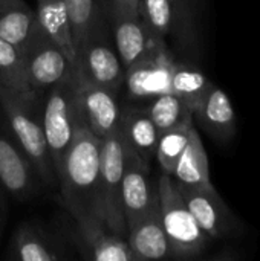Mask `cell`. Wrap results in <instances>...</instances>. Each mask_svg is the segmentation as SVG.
Wrapping results in <instances>:
<instances>
[{"label": "cell", "instance_id": "obj_5", "mask_svg": "<svg viewBox=\"0 0 260 261\" xmlns=\"http://www.w3.org/2000/svg\"><path fill=\"white\" fill-rule=\"evenodd\" d=\"M41 121L48 148L58 179V171L61 168L63 158L81 121L75 78L64 80L43 93Z\"/></svg>", "mask_w": 260, "mask_h": 261}, {"label": "cell", "instance_id": "obj_10", "mask_svg": "<svg viewBox=\"0 0 260 261\" xmlns=\"http://www.w3.org/2000/svg\"><path fill=\"white\" fill-rule=\"evenodd\" d=\"M72 219V217H70ZM77 258L93 261H133L124 236L95 217L72 219L63 229Z\"/></svg>", "mask_w": 260, "mask_h": 261}, {"label": "cell", "instance_id": "obj_25", "mask_svg": "<svg viewBox=\"0 0 260 261\" xmlns=\"http://www.w3.org/2000/svg\"><path fill=\"white\" fill-rule=\"evenodd\" d=\"M193 128H195V122L187 121L159 135L156 151H155V159L158 161L162 173L172 176L178 159L181 158L182 151L185 150L188 144Z\"/></svg>", "mask_w": 260, "mask_h": 261}, {"label": "cell", "instance_id": "obj_20", "mask_svg": "<svg viewBox=\"0 0 260 261\" xmlns=\"http://www.w3.org/2000/svg\"><path fill=\"white\" fill-rule=\"evenodd\" d=\"M35 15L38 26L58 44L75 72L77 50L66 0H37Z\"/></svg>", "mask_w": 260, "mask_h": 261}, {"label": "cell", "instance_id": "obj_1", "mask_svg": "<svg viewBox=\"0 0 260 261\" xmlns=\"http://www.w3.org/2000/svg\"><path fill=\"white\" fill-rule=\"evenodd\" d=\"M100 162L101 139L81 116L58 171L61 203L72 219L95 217L104 222L100 200Z\"/></svg>", "mask_w": 260, "mask_h": 261}, {"label": "cell", "instance_id": "obj_11", "mask_svg": "<svg viewBox=\"0 0 260 261\" xmlns=\"http://www.w3.org/2000/svg\"><path fill=\"white\" fill-rule=\"evenodd\" d=\"M109 18L113 41L124 69L138 63L161 44H167L149 29L141 12V5L109 3Z\"/></svg>", "mask_w": 260, "mask_h": 261}, {"label": "cell", "instance_id": "obj_7", "mask_svg": "<svg viewBox=\"0 0 260 261\" xmlns=\"http://www.w3.org/2000/svg\"><path fill=\"white\" fill-rule=\"evenodd\" d=\"M143 17L152 34L193 55L199 46V15L182 0H141Z\"/></svg>", "mask_w": 260, "mask_h": 261}, {"label": "cell", "instance_id": "obj_14", "mask_svg": "<svg viewBox=\"0 0 260 261\" xmlns=\"http://www.w3.org/2000/svg\"><path fill=\"white\" fill-rule=\"evenodd\" d=\"M175 55L169 44H161L124 72L123 87L130 102L143 104L149 99L172 92Z\"/></svg>", "mask_w": 260, "mask_h": 261}, {"label": "cell", "instance_id": "obj_3", "mask_svg": "<svg viewBox=\"0 0 260 261\" xmlns=\"http://www.w3.org/2000/svg\"><path fill=\"white\" fill-rule=\"evenodd\" d=\"M124 72L126 69L113 41L107 5L93 20L77 50L75 78L77 81H89L120 92Z\"/></svg>", "mask_w": 260, "mask_h": 261}, {"label": "cell", "instance_id": "obj_2", "mask_svg": "<svg viewBox=\"0 0 260 261\" xmlns=\"http://www.w3.org/2000/svg\"><path fill=\"white\" fill-rule=\"evenodd\" d=\"M0 113L32 162L44 188L58 187L57 173L43 130L41 98L34 93L0 86Z\"/></svg>", "mask_w": 260, "mask_h": 261}, {"label": "cell", "instance_id": "obj_4", "mask_svg": "<svg viewBox=\"0 0 260 261\" xmlns=\"http://www.w3.org/2000/svg\"><path fill=\"white\" fill-rule=\"evenodd\" d=\"M156 185L161 222L170 246L172 258L201 257L207 251L210 239L187 208L178 191L175 179L170 174L162 173L158 177Z\"/></svg>", "mask_w": 260, "mask_h": 261}, {"label": "cell", "instance_id": "obj_28", "mask_svg": "<svg viewBox=\"0 0 260 261\" xmlns=\"http://www.w3.org/2000/svg\"><path fill=\"white\" fill-rule=\"evenodd\" d=\"M8 199H9V196L0 187V236L3 232V228H5V223H6V217H8Z\"/></svg>", "mask_w": 260, "mask_h": 261}, {"label": "cell", "instance_id": "obj_13", "mask_svg": "<svg viewBox=\"0 0 260 261\" xmlns=\"http://www.w3.org/2000/svg\"><path fill=\"white\" fill-rule=\"evenodd\" d=\"M8 257L21 261H61L74 260L77 254L63 229H54L40 220H29L15 229Z\"/></svg>", "mask_w": 260, "mask_h": 261}, {"label": "cell", "instance_id": "obj_18", "mask_svg": "<svg viewBox=\"0 0 260 261\" xmlns=\"http://www.w3.org/2000/svg\"><path fill=\"white\" fill-rule=\"evenodd\" d=\"M126 240L133 261L172 258L170 246L161 222L159 205L127 226Z\"/></svg>", "mask_w": 260, "mask_h": 261}, {"label": "cell", "instance_id": "obj_19", "mask_svg": "<svg viewBox=\"0 0 260 261\" xmlns=\"http://www.w3.org/2000/svg\"><path fill=\"white\" fill-rule=\"evenodd\" d=\"M121 136L126 145L150 167L155 159V151L159 139V130L152 121L144 104L129 102L121 110Z\"/></svg>", "mask_w": 260, "mask_h": 261}, {"label": "cell", "instance_id": "obj_6", "mask_svg": "<svg viewBox=\"0 0 260 261\" xmlns=\"http://www.w3.org/2000/svg\"><path fill=\"white\" fill-rule=\"evenodd\" d=\"M21 57L28 90L40 98L52 86L75 78L74 67L63 50L40 26L23 44Z\"/></svg>", "mask_w": 260, "mask_h": 261}, {"label": "cell", "instance_id": "obj_22", "mask_svg": "<svg viewBox=\"0 0 260 261\" xmlns=\"http://www.w3.org/2000/svg\"><path fill=\"white\" fill-rule=\"evenodd\" d=\"M37 26L35 9L25 0H0V38L21 49Z\"/></svg>", "mask_w": 260, "mask_h": 261}, {"label": "cell", "instance_id": "obj_8", "mask_svg": "<svg viewBox=\"0 0 260 261\" xmlns=\"http://www.w3.org/2000/svg\"><path fill=\"white\" fill-rule=\"evenodd\" d=\"M126 142L116 130L101 139L100 162V200L106 225L121 236H127V225L123 213L121 188L126 164Z\"/></svg>", "mask_w": 260, "mask_h": 261}, {"label": "cell", "instance_id": "obj_27", "mask_svg": "<svg viewBox=\"0 0 260 261\" xmlns=\"http://www.w3.org/2000/svg\"><path fill=\"white\" fill-rule=\"evenodd\" d=\"M66 5L70 15L75 50H78L90 24L93 23L97 15L107 8L109 2L107 0H66Z\"/></svg>", "mask_w": 260, "mask_h": 261}, {"label": "cell", "instance_id": "obj_29", "mask_svg": "<svg viewBox=\"0 0 260 261\" xmlns=\"http://www.w3.org/2000/svg\"><path fill=\"white\" fill-rule=\"evenodd\" d=\"M193 12H196L198 15L201 14V9H202V0H182Z\"/></svg>", "mask_w": 260, "mask_h": 261}, {"label": "cell", "instance_id": "obj_26", "mask_svg": "<svg viewBox=\"0 0 260 261\" xmlns=\"http://www.w3.org/2000/svg\"><path fill=\"white\" fill-rule=\"evenodd\" d=\"M0 86L31 93L25 81L21 49L3 38H0Z\"/></svg>", "mask_w": 260, "mask_h": 261}, {"label": "cell", "instance_id": "obj_24", "mask_svg": "<svg viewBox=\"0 0 260 261\" xmlns=\"http://www.w3.org/2000/svg\"><path fill=\"white\" fill-rule=\"evenodd\" d=\"M144 106L159 133L195 119L193 112L172 92L158 95L149 99Z\"/></svg>", "mask_w": 260, "mask_h": 261}, {"label": "cell", "instance_id": "obj_21", "mask_svg": "<svg viewBox=\"0 0 260 261\" xmlns=\"http://www.w3.org/2000/svg\"><path fill=\"white\" fill-rule=\"evenodd\" d=\"M172 177L185 187H208L210 180L208 158L196 127L192 130L188 144L178 159Z\"/></svg>", "mask_w": 260, "mask_h": 261}, {"label": "cell", "instance_id": "obj_17", "mask_svg": "<svg viewBox=\"0 0 260 261\" xmlns=\"http://www.w3.org/2000/svg\"><path fill=\"white\" fill-rule=\"evenodd\" d=\"M193 118H196L201 128L219 144H228L236 135V113L231 99L215 84H211L207 95L193 112Z\"/></svg>", "mask_w": 260, "mask_h": 261}, {"label": "cell", "instance_id": "obj_12", "mask_svg": "<svg viewBox=\"0 0 260 261\" xmlns=\"http://www.w3.org/2000/svg\"><path fill=\"white\" fill-rule=\"evenodd\" d=\"M0 187L17 200L28 202L44 188L28 154L0 113Z\"/></svg>", "mask_w": 260, "mask_h": 261}, {"label": "cell", "instance_id": "obj_16", "mask_svg": "<svg viewBox=\"0 0 260 261\" xmlns=\"http://www.w3.org/2000/svg\"><path fill=\"white\" fill-rule=\"evenodd\" d=\"M77 92L81 116L93 135L103 139L120 130L123 107L116 90L89 81H77Z\"/></svg>", "mask_w": 260, "mask_h": 261}, {"label": "cell", "instance_id": "obj_30", "mask_svg": "<svg viewBox=\"0 0 260 261\" xmlns=\"http://www.w3.org/2000/svg\"><path fill=\"white\" fill-rule=\"evenodd\" d=\"M109 3H123V5H130V6H138L141 5V0H107Z\"/></svg>", "mask_w": 260, "mask_h": 261}, {"label": "cell", "instance_id": "obj_15", "mask_svg": "<svg viewBox=\"0 0 260 261\" xmlns=\"http://www.w3.org/2000/svg\"><path fill=\"white\" fill-rule=\"evenodd\" d=\"M121 202L127 226L159 205L158 185L150 179V167L146 165L129 147L126 148Z\"/></svg>", "mask_w": 260, "mask_h": 261}, {"label": "cell", "instance_id": "obj_23", "mask_svg": "<svg viewBox=\"0 0 260 261\" xmlns=\"http://www.w3.org/2000/svg\"><path fill=\"white\" fill-rule=\"evenodd\" d=\"M211 81L196 67L175 61L173 73H172V93H175L192 112L198 109L208 89L211 87Z\"/></svg>", "mask_w": 260, "mask_h": 261}, {"label": "cell", "instance_id": "obj_9", "mask_svg": "<svg viewBox=\"0 0 260 261\" xmlns=\"http://www.w3.org/2000/svg\"><path fill=\"white\" fill-rule=\"evenodd\" d=\"M176 187L195 220L210 240H230L242 234L244 223L219 196L215 185L185 187L176 182Z\"/></svg>", "mask_w": 260, "mask_h": 261}]
</instances>
